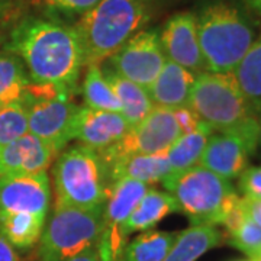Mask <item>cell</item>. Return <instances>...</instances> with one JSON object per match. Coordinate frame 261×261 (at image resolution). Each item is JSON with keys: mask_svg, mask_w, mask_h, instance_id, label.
<instances>
[{"mask_svg": "<svg viewBox=\"0 0 261 261\" xmlns=\"http://www.w3.org/2000/svg\"><path fill=\"white\" fill-rule=\"evenodd\" d=\"M29 83L25 64L9 51L0 53V102L5 105L20 100Z\"/></svg>", "mask_w": 261, "mask_h": 261, "instance_id": "cell-27", "label": "cell"}, {"mask_svg": "<svg viewBox=\"0 0 261 261\" xmlns=\"http://www.w3.org/2000/svg\"><path fill=\"white\" fill-rule=\"evenodd\" d=\"M148 20L144 0H100L73 25L83 49L84 67L102 65Z\"/></svg>", "mask_w": 261, "mask_h": 261, "instance_id": "cell-2", "label": "cell"}, {"mask_svg": "<svg viewBox=\"0 0 261 261\" xmlns=\"http://www.w3.org/2000/svg\"><path fill=\"white\" fill-rule=\"evenodd\" d=\"M240 261H252V260H240Z\"/></svg>", "mask_w": 261, "mask_h": 261, "instance_id": "cell-41", "label": "cell"}, {"mask_svg": "<svg viewBox=\"0 0 261 261\" xmlns=\"http://www.w3.org/2000/svg\"><path fill=\"white\" fill-rule=\"evenodd\" d=\"M16 16L15 0H0V42L6 39L8 29Z\"/></svg>", "mask_w": 261, "mask_h": 261, "instance_id": "cell-33", "label": "cell"}, {"mask_svg": "<svg viewBox=\"0 0 261 261\" xmlns=\"http://www.w3.org/2000/svg\"><path fill=\"white\" fill-rule=\"evenodd\" d=\"M229 244L248 255L250 260L258 258L261 254V226L247 218L235 232L229 233Z\"/></svg>", "mask_w": 261, "mask_h": 261, "instance_id": "cell-29", "label": "cell"}, {"mask_svg": "<svg viewBox=\"0 0 261 261\" xmlns=\"http://www.w3.org/2000/svg\"><path fill=\"white\" fill-rule=\"evenodd\" d=\"M51 202L47 173L0 177V214L47 215Z\"/></svg>", "mask_w": 261, "mask_h": 261, "instance_id": "cell-14", "label": "cell"}, {"mask_svg": "<svg viewBox=\"0 0 261 261\" xmlns=\"http://www.w3.org/2000/svg\"><path fill=\"white\" fill-rule=\"evenodd\" d=\"M221 241L222 233L214 225H192L177 232L173 247L163 261H197Z\"/></svg>", "mask_w": 261, "mask_h": 261, "instance_id": "cell-21", "label": "cell"}, {"mask_svg": "<svg viewBox=\"0 0 261 261\" xmlns=\"http://www.w3.org/2000/svg\"><path fill=\"white\" fill-rule=\"evenodd\" d=\"M257 148L258 132H216L209 137L197 164L231 181L248 167Z\"/></svg>", "mask_w": 261, "mask_h": 261, "instance_id": "cell-11", "label": "cell"}, {"mask_svg": "<svg viewBox=\"0 0 261 261\" xmlns=\"http://www.w3.org/2000/svg\"><path fill=\"white\" fill-rule=\"evenodd\" d=\"M238 178V187L244 197L261 200V166L247 167Z\"/></svg>", "mask_w": 261, "mask_h": 261, "instance_id": "cell-30", "label": "cell"}, {"mask_svg": "<svg viewBox=\"0 0 261 261\" xmlns=\"http://www.w3.org/2000/svg\"><path fill=\"white\" fill-rule=\"evenodd\" d=\"M100 0H44L49 9L64 13L68 16L79 15L82 16L86 12L96 6Z\"/></svg>", "mask_w": 261, "mask_h": 261, "instance_id": "cell-31", "label": "cell"}, {"mask_svg": "<svg viewBox=\"0 0 261 261\" xmlns=\"http://www.w3.org/2000/svg\"><path fill=\"white\" fill-rule=\"evenodd\" d=\"M160 42L168 61L181 65L196 75L206 71L193 12H180L168 19L160 32Z\"/></svg>", "mask_w": 261, "mask_h": 261, "instance_id": "cell-13", "label": "cell"}, {"mask_svg": "<svg viewBox=\"0 0 261 261\" xmlns=\"http://www.w3.org/2000/svg\"><path fill=\"white\" fill-rule=\"evenodd\" d=\"M29 134L48 142L61 152L73 140V122L79 106L70 97H57L51 100H32L27 94Z\"/></svg>", "mask_w": 261, "mask_h": 261, "instance_id": "cell-12", "label": "cell"}, {"mask_svg": "<svg viewBox=\"0 0 261 261\" xmlns=\"http://www.w3.org/2000/svg\"><path fill=\"white\" fill-rule=\"evenodd\" d=\"M252 261H261V258H255V260H252Z\"/></svg>", "mask_w": 261, "mask_h": 261, "instance_id": "cell-40", "label": "cell"}, {"mask_svg": "<svg viewBox=\"0 0 261 261\" xmlns=\"http://www.w3.org/2000/svg\"><path fill=\"white\" fill-rule=\"evenodd\" d=\"M235 80L240 86L252 113H261V34L233 70Z\"/></svg>", "mask_w": 261, "mask_h": 261, "instance_id": "cell-24", "label": "cell"}, {"mask_svg": "<svg viewBox=\"0 0 261 261\" xmlns=\"http://www.w3.org/2000/svg\"><path fill=\"white\" fill-rule=\"evenodd\" d=\"M181 130L174 112L154 106L145 119L132 126L129 132L109 148L99 151L105 167L132 155H151L167 152L177 141Z\"/></svg>", "mask_w": 261, "mask_h": 261, "instance_id": "cell-8", "label": "cell"}, {"mask_svg": "<svg viewBox=\"0 0 261 261\" xmlns=\"http://www.w3.org/2000/svg\"><path fill=\"white\" fill-rule=\"evenodd\" d=\"M3 106H5V103H3V102H0V109H2V108H3Z\"/></svg>", "mask_w": 261, "mask_h": 261, "instance_id": "cell-39", "label": "cell"}, {"mask_svg": "<svg viewBox=\"0 0 261 261\" xmlns=\"http://www.w3.org/2000/svg\"><path fill=\"white\" fill-rule=\"evenodd\" d=\"M258 258H261V254H260V257H258Z\"/></svg>", "mask_w": 261, "mask_h": 261, "instance_id": "cell-42", "label": "cell"}, {"mask_svg": "<svg viewBox=\"0 0 261 261\" xmlns=\"http://www.w3.org/2000/svg\"><path fill=\"white\" fill-rule=\"evenodd\" d=\"M166 61L159 29H142L109 58V67L147 90Z\"/></svg>", "mask_w": 261, "mask_h": 261, "instance_id": "cell-10", "label": "cell"}, {"mask_svg": "<svg viewBox=\"0 0 261 261\" xmlns=\"http://www.w3.org/2000/svg\"><path fill=\"white\" fill-rule=\"evenodd\" d=\"M244 2L248 6V9H251L252 12H255L261 16V0H244Z\"/></svg>", "mask_w": 261, "mask_h": 261, "instance_id": "cell-37", "label": "cell"}, {"mask_svg": "<svg viewBox=\"0 0 261 261\" xmlns=\"http://www.w3.org/2000/svg\"><path fill=\"white\" fill-rule=\"evenodd\" d=\"M257 119H258V147L261 148V113L257 116Z\"/></svg>", "mask_w": 261, "mask_h": 261, "instance_id": "cell-38", "label": "cell"}, {"mask_svg": "<svg viewBox=\"0 0 261 261\" xmlns=\"http://www.w3.org/2000/svg\"><path fill=\"white\" fill-rule=\"evenodd\" d=\"M189 108L214 132H258V119L233 73L203 71L196 75Z\"/></svg>", "mask_w": 261, "mask_h": 261, "instance_id": "cell-5", "label": "cell"}, {"mask_svg": "<svg viewBox=\"0 0 261 261\" xmlns=\"http://www.w3.org/2000/svg\"><path fill=\"white\" fill-rule=\"evenodd\" d=\"M82 93H83L84 106L97 111L121 113V103L113 92L112 86L105 79L102 65H87L86 67Z\"/></svg>", "mask_w": 261, "mask_h": 261, "instance_id": "cell-26", "label": "cell"}, {"mask_svg": "<svg viewBox=\"0 0 261 261\" xmlns=\"http://www.w3.org/2000/svg\"><path fill=\"white\" fill-rule=\"evenodd\" d=\"M241 200L247 218L251 219L254 224L261 226V200L250 199V197H241Z\"/></svg>", "mask_w": 261, "mask_h": 261, "instance_id": "cell-34", "label": "cell"}, {"mask_svg": "<svg viewBox=\"0 0 261 261\" xmlns=\"http://www.w3.org/2000/svg\"><path fill=\"white\" fill-rule=\"evenodd\" d=\"M108 170V176L111 183L119 178H132L142 181L145 185H152L163 181L170 174L167 152L151 154V155H132L122 159L111 164Z\"/></svg>", "mask_w": 261, "mask_h": 261, "instance_id": "cell-18", "label": "cell"}, {"mask_svg": "<svg viewBox=\"0 0 261 261\" xmlns=\"http://www.w3.org/2000/svg\"><path fill=\"white\" fill-rule=\"evenodd\" d=\"M45 221L47 215L0 214V232L12 247L28 250L41 240Z\"/></svg>", "mask_w": 261, "mask_h": 261, "instance_id": "cell-22", "label": "cell"}, {"mask_svg": "<svg viewBox=\"0 0 261 261\" xmlns=\"http://www.w3.org/2000/svg\"><path fill=\"white\" fill-rule=\"evenodd\" d=\"M148 189V185L132 178H119L111 185L103 206L102 233L96 245L102 261H119L129 238L125 224Z\"/></svg>", "mask_w": 261, "mask_h": 261, "instance_id": "cell-9", "label": "cell"}, {"mask_svg": "<svg viewBox=\"0 0 261 261\" xmlns=\"http://www.w3.org/2000/svg\"><path fill=\"white\" fill-rule=\"evenodd\" d=\"M196 25L209 73H233L255 39V31L247 15L224 0L205 5L196 15Z\"/></svg>", "mask_w": 261, "mask_h": 261, "instance_id": "cell-3", "label": "cell"}, {"mask_svg": "<svg viewBox=\"0 0 261 261\" xmlns=\"http://www.w3.org/2000/svg\"><path fill=\"white\" fill-rule=\"evenodd\" d=\"M58 151L32 134L0 147V177L47 173Z\"/></svg>", "mask_w": 261, "mask_h": 261, "instance_id": "cell-16", "label": "cell"}, {"mask_svg": "<svg viewBox=\"0 0 261 261\" xmlns=\"http://www.w3.org/2000/svg\"><path fill=\"white\" fill-rule=\"evenodd\" d=\"M102 71L105 79L112 86L113 92L121 103V113L123 115V118L128 121L130 126L138 125L142 119L147 118V115L154 108L147 90L118 74L109 65L102 67Z\"/></svg>", "mask_w": 261, "mask_h": 261, "instance_id": "cell-19", "label": "cell"}, {"mask_svg": "<svg viewBox=\"0 0 261 261\" xmlns=\"http://www.w3.org/2000/svg\"><path fill=\"white\" fill-rule=\"evenodd\" d=\"M180 212L174 196L157 189H148L125 224V233L129 237L137 231H149L166 216Z\"/></svg>", "mask_w": 261, "mask_h": 261, "instance_id": "cell-20", "label": "cell"}, {"mask_svg": "<svg viewBox=\"0 0 261 261\" xmlns=\"http://www.w3.org/2000/svg\"><path fill=\"white\" fill-rule=\"evenodd\" d=\"M177 232L144 231L128 241L119 261H163L173 247Z\"/></svg>", "mask_w": 261, "mask_h": 261, "instance_id": "cell-25", "label": "cell"}, {"mask_svg": "<svg viewBox=\"0 0 261 261\" xmlns=\"http://www.w3.org/2000/svg\"><path fill=\"white\" fill-rule=\"evenodd\" d=\"M5 49L22 60L31 82L75 92L84 60L73 27L53 19L23 18L10 29Z\"/></svg>", "mask_w": 261, "mask_h": 261, "instance_id": "cell-1", "label": "cell"}, {"mask_svg": "<svg viewBox=\"0 0 261 261\" xmlns=\"http://www.w3.org/2000/svg\"><path fill=\"white\" fill-rule=\"evenodd\" d=\"M161 183L174 196L178 211L186 215L192 225L221 224L225 200L235 192L229 180L199 164L167 176Z\"/></svg>", "mask_w": 261, "mask_h": 261, "instance_id": "cell-6", "label": "cell"}, {"mask_svg": "<svg viewBox=\"0 0 261 261\" xmlns=\"http://www.w3.org/2000/svg\"><path fill=\"white\" fill-rule=\"evenodd\" d=\"M173 112H174V118H176L178 126H180L181 135L195 132L200 126V123H202L200 118L189 106H186V108H178V109L173 111Z\"/></svg>", "mask_w": 261, "mask_h": 261, "instance_id": "cell-32", "label": "cell"}, {"mask_svg": "<svg viewBox=\"0 0 261 261\" xmlns=\"http://www.w3.org/2000/svg\"><path fill=\"white\" fill-rule=\"evenodd\" d=\"M0 261H18V255L13 247L8 243V240L0 232Z\"/></svg>", "mask_w": 261, "mask_h": 261, "instance_id": "cell-35", "label": "cell"}, {"mask_svg": "<svg viewBox=\"0 0 261 261\" xmlns=\"http://www.w3.org/2000/svg\"><path fill=\"white\" fill-rule=\"evenodd\" d=\"M212 134V128L202 121L200 126L195 132L180 135L177 141L167 149V159L170 164L168 176H174L183 173L187 168L197 166L206 147V142Z\"/></svg>", "mask_w": 261, "mask_h": 261, "instance_id": "cell-23", "label": "cell"}, {"mask_svg": "<svg viewBox=\"0 0 261 261\" xmlns=\"http://www.w3.org/2000/svg\"><path fill=\"white\" fill-rule=\"evenodd\" d=\"M64 261H102V260H100V255H99V252H97V248L93 247V248H89V250L80 252V254H77V255L71 257V258H67V260Z\"/></svg>", "mask_w": 261, "mask_h": 261, "instance_id": "cell-36", "label": "cell"}, {"mask_svg": "<svg viewBox=\"0 0 261 261\" xmlns=\"http://www.w3.org/2000/svg\"><path fill=\"white\" fill-rule=\"evenodd\" d=\"M196 74L173 61H166L155 80L147 89L154 106L176 111L189 106Z\"/></svg>", "mask_w": 261, "mask_h": 261, "instance_id": "cell-17", "label": "cell"}, {"mask_svg": "<svg viewBox=\"0 0 261 261\" xmlns=\"http://www.w3.org/2000/svg\"><path fill=\"white\" fill-rule=\"evenodd\" d=\"M130 128L122 113L79 106L73 122V140L99 152L121 141Z\"/></svg>", "mask_w": 261, "mask_h": 261, "instance_id": "cell-15", "label": "cell"}, {"mask_svg": "<svg viewBox=\"0 0 261 261\" xmlns=\"http://www.w3.org/2000/svg\"><path fill=\"white\" fill-rule=\"evenodd\" d=\"M103 206L54 207L39 240V261H64L96 247L102 233Z\"/></svg>", "mask_w": 261, "mask_h": 261, "instance_id": "cell-7", "label": "cell"}, {"mask_svg": "<svg viewBox=\"0 0 261 261\" xmlns=\"http://www.w3.org/2000/svg\"><path fill=\"white\" fill-rule=\"evenodd\" d=\"M28 132V105L23 97L0 109V147L8 145Z\"/></svg>", "mask_w": 261, "mask_h": 261, "instance_id": "cell-28", "label": "cell"}, {"mask_svg": "<svg viewBox=\"0 0 261 261\" xmlns=\"http://www.w3.org/2000/svg\"><path fill=\"white\" fill-rule=\"evenodd\" d=\"M53 183L56 207L79 209L105 205L112 185L99 152L83 144H75L58 154Z\"/></svg>", "mask_w": 261, "mask_h": 261, "instance_id": "cell-4", "label": "cell"}]
</instances>
